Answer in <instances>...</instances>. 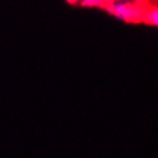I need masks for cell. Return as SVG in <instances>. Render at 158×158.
<instances>
[{
  "mask_svg": "<svg viewBox=\"0 0 158 158\" xmlns=\"http://www.w3.org/2000/svg\"><path fill=\"white\" fill-rule=\"evenodd\" d=\"M105 10L121 22L139 23L143 22L146 8L130 0V2H110L106 4Z\"/></svg>",
  "mask_w": 158,
  "mask_h": 158,
  "instance_id": "obj_1",
  "label": "cell"
},
{
  "mask_svg": "<svg viewBox=\"0 0 158 158\" xmlns=\"http://www.w3.org/2000/svg\"><path fill=\"white\" fill-rule=\"evenodd\" d=\"M110 2H130V0H107V3Z\"/></svg>",
  "mask_w": 158,
  "mask_h": 158,
  "instance_id": "obj_4",
  "label": "cell"
},
{
  "mask_svg": "<svg viewBox=\"0 0 158 158\" xmlns=\"http://www.w3.org/2000/svg\"><path fill=\"white\" fill-rule=\"evenodd\" d=\"M143 22L149 26H153L158 28V7L157 6H153V7H149V8L145 10V18H143Z\"/></svg>",
  "mask_w": 158,
  "mask_h": 158,
  "instance_id": "obj_2",
  "label": "cell"
},
{
  "mask_svg": "<svg viewBox=\"0 0 158 158\" xmlns=\"http://www.w3.org/2000/svg\"><path fill=\"white\" fill-rule=\"evenodd\" d=\"M78 2L81 3V6L87 8H102L107 4V0H78Z\"/></svg>",
  "mask_w": 158,
  "mask_h": 158,
  "instance_id": "obj_3",
  "label": "cell"
}]
</instances>
